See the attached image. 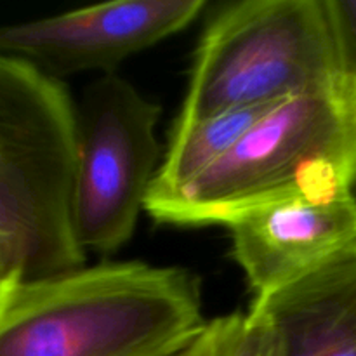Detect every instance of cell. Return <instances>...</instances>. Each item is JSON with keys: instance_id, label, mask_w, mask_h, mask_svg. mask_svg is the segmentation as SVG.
<instances>
[{"instance_id": "4", "label": "cell", "mask_w": 356, "mask_h": 356, "mask_svg": "<svg viewBox=\"0 0 356 356\" xmlns=\"http://www.w3.org/2000/svg\"><path fill=\"white\" fill-rule=\"evenodd\" d=\"M325 0H245L209 21L174 127L339 86Z\"/></svg>"}, {"instance_id": "8", "label": "cell", "mask_w": 356, "mask_h": 356, "mask_svg": "<svg viewBox=\"0 0 356 356\" xmlns=\"http://www.w3.org/2000/svg\"><path fill=\"white\" fill-rule=\"evenodd\" d=\"M282 356H356V243L296 284L250 305Z\"/></svg>"}, {"instance_id": "2", "label": "cell", "mask_w": 356, "mask_h": 356, "mask_svg": "<svg viewBox=\"0 0 356 356\" xmlns=\"http://www.w3.org/2000/svg\"><path fill=\"white\" fill-rule=\"evenodd\" d=\"M356 186V97L343 83L273 104L207 172L149 195L145 211L176 226L229 225L301 197Z\"/></svg>"}, {"instance_id": "3", "label": "cell", "mask_w": 356, "mask_h": 356, "mask_svg": "<svg viewBox=\"0 0 356 356\" xmlns=\"http://www.w3.org/2000/svg\"><path fill=\"white\" fill-rule=\"evenodd\" d=\"M75 165L76 104L61 80L0 54V249L24 282L86 266Z\"/></svg>"}, {"instance_id": "11", "label": "cell", "mask_w": 356, "mask_h": 356, "mask_svg": "<svg viewBox=\"0 0 356 356\" xmlns=\"http://www.w3.org/2000/svg\"><path fill=\"white\" fill-rule=\"evenodd\" d=\"M243 327L245 315L242 313L207 320L200 334L181 356H235Z\"/></svg>"}, {"instance_id": "12", "label": "cell", "mask_w": 356, "mask_h": 356, "mask_svg": "<svg viewBox=\"0 0 356 356\" xmlns=\"http://www.w3.org/2000/svg\"><path fill=\"white\" fill-rule=\"evenodd\" d=\"M235 356H282L277 334L266 318L256 313H247Z\"/></svg>"}, {"instance_id": "9", "label": "cell", "mask_w": 356, "mask_h": 356, "mask_svg": "<svg viewBox=\"0 0 356 356\" xmlns=\"http://www.w3.org/2000/svg\"><path fill=\"white\" fill-rule=\"evenodd\" d=\"M271 106L229 110L184 127H174L149 195L169 193L207 172Z\"/></svg>"}, {"instance_id": "1", "label": "cell", "mask_w": 356, "mask_h": 356, "mask_svg": "<svg viewBox=\"0 0 356 356\" xmlns=\"http://www.w3.org/2000/svg\"><path fill=\"white\" fill-rule=\"evenodd\" d=\"M205 323L190 270L103 263L23 282L0 312V356H181Z\"/></svg>"}, {"instance_id": "6", "label": "cell", "mask_w": 356, "mask_h": 356, "mask_svg": "<svg viewBox=\"0 0 356 356\" xmlns=\"http://www.w3.org/2000/svg\"><path fill=\"white\" fill-rule=\"evenodd\" d=\"M205 6L204 0H118L7 24L0 26V54L58 80L117 73L125 59L183 31Z\"/></svg>"}, {"instance_id": "10", "label": "cell", "mask_w": 356, "mask_h": 356, "mask_svg": "<svg viewBox=\"0 0 356 356\" xmlns=\"http://www.w3.org/2000/svg\"><path fill=\"white\" fill-rule=\"evenodd\" d=\"M339 76L356 97V0H325Z\"/></svg>"}, {"instance_id": "5", "label": "cell", "mask_w": 356, "mask_h": 356, "mask_svg": "<svg viewBox=\"0 0 356 356\" xmlns=\"http://www.w3.org/2000/svg\"><path fill=\"white\" fill-rule=\"evenodd\" d=\"M160 106L118 73L76 104L73 228L83 250L113 254L134 235L160 169Z\"/></svg>"}, {"instance_id": "13", "label": "cell", "mask_w": 356, "mask_h": 356, "mask_svg": "<svg viewBox=\"0 0 356 356\" xmlns=\"http://www.w3.org/2000/svg\"><path fill=\"white\" fill-rule=\"evenodd\" d=\"M23 282V273L19 268L0 249V312L6 308V305Z\"/></svg>"}, {"instance_id": "7", "label": "cell", "mask_w": 356, "mask_h": 356, "mask_svg": "<svg viewBox=\"0 0 356 356\" xmlns=\"http://www.w3.org/2000/svg\"><path fill=\"white\" fill-rule=\"evenodd\" d=\"M232 256L252 302L296 284L356 243L355 190L301 197L247 212L226 225Z\"/></svg>"}]
</instances>
